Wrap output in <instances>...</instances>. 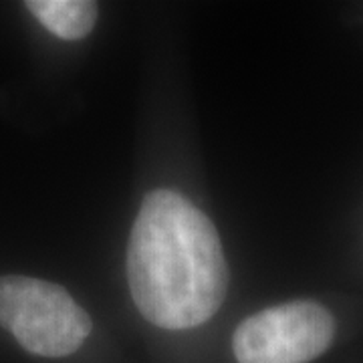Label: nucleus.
I'll list each match as a JSON object with an SVG mask.
<instances>
[{
    "label": "nucleus",
    "instance_id": "1",
    "mask_svg": "<svg viewBox=\"0 0 363 363\" xmlns=\"http://www.w3.org/2000/svg\"><path fill=\"white\" fill-rule=\"evenodd\" d=\"M131 297L150 323L180 331L220 309L228 269L206 214L174 190L143 198L128 248Z\"/></svg>",
    "mask_w": 363,
    "mask_h": 363
},
{
    "label": "nucleus",
    "instance_id": "2",
    "mask_svg": "<svg viewBox=\"0 0 363 363\" xmlns=\"http://www.w3.org/2000/svg\"><path fill=\"white\" fill-rule=\"evenodd\" d=\"M0 325L40 357L75 353L93 327L63 286L21 274L0 277Z\"/></svg>",
    "mask_w": 363,
    "mask_h": 363
},
{
    "label": "nucleus",
    "instance_id": "3",
    "mask_svg": "<svg viewBox=\"0 0 363 363\" xmlns=\"http://www.w3.org/2000/svg\"><path fill=\"white\" fill-rule=\"evenodd\" d=\"M335 323L311 301H293L248 317L236 329L233 350L238 363H309L331 343Z\"/></svg>",
    "mask_w": 363,
    "mask_h": 363
},
{
    "label": "nucleus",
    "instance_id": "4",
    "mask_svg": "<svg viewBox=\"0 0 363 363\" xmlns=\"http://www.w3.org/2000/svg\"><path fill=\"white\" fill-rule=\"evenodd\" d=\"M26 9L47 30L63 40L87 37L97 21V4L89 0H28Z\"/></svg>",
    "mask_w": 363,
    "mask_h": 363
}]
</instances>
